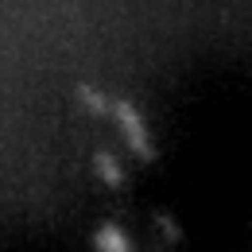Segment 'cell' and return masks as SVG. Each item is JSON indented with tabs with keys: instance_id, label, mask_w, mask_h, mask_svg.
<instances>
[{
	"instance_id": "obj_1",
	"label": "cell",
	"mask_w": 252,
	"mask_h": 252,
	"mask_svg": "<svg viewBox=\"0 0 252 252\" xmlns=\"http://www.w3.org/2000/svg\"><path fill=\"white\" fill-rule=\"evenodd\" d=\"M113 109V121L121 125V136L128 140V148H132V156L140 159H152V132H148V121H144V113L136 109V105H125V101H113L109 105Z\"/></svg>"
},
{
	"instance_id": "obj_2",
	"label": "cell",
	"mask_w": 252,
	"mask_h": 252,
	"mask_svg": "<svg viewBox=\"0 0 252 252\" xmlns=\"http://www.w3.org/2000/svg\"><path fill=\"white\" fill-rule=\"evenodd\" d=\"M94 252H136L132 237H128L121 225H97L94 229Z\"/></svg>"
},
{
	"instance_id": "obj_3",
	"label": "cell",
	"mask_w": 252,
	"mask_h": 252,
	"mask_svg": "<svg viewBox=\"0 0 252 252\" xmlns=\"http://www.w3.org/2000/svg\"><path fill=\"white\" fill-rule=\"evenodd\" d=\"M94 163H97V171H101V179H105L109 187H121V175H125V171H121V163L109 156V152H97Z\"/></svg>"
}]
</instances>
